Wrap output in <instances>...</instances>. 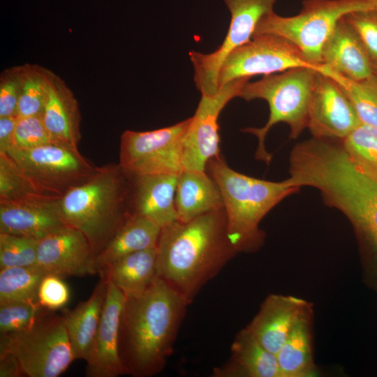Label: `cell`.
Segmentation results:
<instances>
[{"mask_svg": "<svg viewBox=\"0 0 377 377\" xmlns=\"http://www.w3.org/2000/svg\"><path fill=\"white\" fill-rule=\"evenodd\" d=\"M36 239L0 233V269L37 265Z\"/></svg>", "mask_w": 377, "mask_h": 377, "instance_id": "1f68e13d", "label": "cell"}, {"mask_svg": "<svg viewBox=\"0 0 377 377\" xmlns=\"http://www.w3.org/2000/svg\"><path fill=\"white\" fill-rule=\"evenodd\" d=\"M313 306H306L276 353L281 377H310L317 374L313 359Z\"/></svg>", "mask_w": 377, "mask_h": 377, "instance_id": "7402d4cb", "label": "cell"}, {"mask_svg": "<svg viewBox=\"0 0 377 377\" xmlns=\"http://www.w3.org/2000/svg\"><path fill=\"white\" fill-rule=\"evenodd\" d=\"M7 154L38 190L55 198L84 182L96 169L77 147L60 142Z\"/></svg>", "mask_w": 377, "mask_h": 377, "instance_id": "ba28073f", "label": "cell"}, {"mask_svg": "<svg viewBox=\"0 0 377 377\" xmlns=\"http://www.w3.org/2000/svg\"><path fill=\"white\" fill-rule=\"evenodd\" d=\"M25 376L16 356L8 351H0V377Z\"/></svg>", "mask_w": 377, "mask_h": 377, "instance_id": "f35d334b", "label": "cell"}, {"mask_svg": "<svg viewBox=\"0 0 377 377\" xmlns=\"http://www.w3.org/2000/svg\"><path fill=\"white\" fill-rule=\"evenodd\" d=\"M250 77L234 80L214 96L202 95L182 144L183 171H206L208 162L220 156L218 119L224 107L238 97Z\"/></svg>", "mask_w": 377, "mask_h": 377, "instance_id": "7c38bea8", "label": "cell"}, {"mask_svg": "<svg viewBox=\"0 0 377 377\" xmlns=\"http://www.w3.org/2000/svg\"><path fill=\"white\" fill-rule=\"evenodd\" d=\"M322 64L353 80H364L373 75L372 61L365 47L343 17L323 48Z\"/></svg>", "mask_w": 377, "mask_h": 377, "instance_id": "d6986e66", "label": "cell"}, {"mask_svg": "<svg viewBox=\"0 0 377 377\" xmlns=\"http://www.w3.org/2000/svg\"><path fill=\"white\" fill-rule=\"evenodd\" d=\"M52 312L27 328L1 334L0 351L13 353L25 376L57 377L75 360L64 318Z\"/></svg>", "mask_w": 377, "mask_h": 377, "instance_id": "52a82bcc", "label": "cell"}, {"mask_svg": "<svg viewBox=\"0 0 377 377\" xmlns=\"http://www.w3.org/2000/svg\"><path fill=\"white\" fill-rule=\"evenodd\" d=\"M372 8L371 0H304L295 15L281 16L274 10L265 15L253 36H281L295 45L310 64L318 68L323 48L339 20L352 11Z\"/></svg>", "mask_w": 377, "mask_h": 377, "instance_id": "8992f818", "label": "cell"}, {"mask_svg": "<svg viewBox=\"0 0 377 377\" xmlns=\"http://www.w3.org/2000/svg\"><path fill=\"white\" fill-rule=\"evenodd\" d=\"M317 70L337 82L350 101L361 123L377 128V77L374 73L364 80H353L323 64Z\"/></svg>", "mask_w": 377, "mask_h": 377, "instance_id": "4316f807", "label": "cell"}, {"mask_svg": "<svg viewBox=\"0 0 377 377\" xmlns=\"http://www.w3.org/2000/svg\"><path fill=\"white\" fill-rule=\"evenodd\" d=\"M16 116L0 117V153H8L14 147Z\"/></svg>", "mask_w": 377, "mask_h": 377, "instance_id": "74e56055", "label": "cell"}, {"mask_svg": "<svg viewBox=\"0 0 377 377\" xmlns=\"http://www.w3.org/2000/svg\"><path fill=\"white\" fill-rule=\"evenodd\" d=\"M46 273L37 265L0 269V304L37 302L39 284Z\"/></svg>", "mask_w": 377, "mask_h": 377, "instance_id": "83f0119b", "label": "cell"}, {"mask_svg": "<svg viewBox=\"0 0 377 377\" xmlns=\"http://www.w3.org/2000/svg\"><path fill=\"white\" fill-rule=\"evenodd\" d=\"M317 68L300 67L281 73L264 75L256 82H246L238 97L247 101L263 99L269 108L265 125L261 128L248 127L242 131L256 135L258 145L256 158L269 165L272 155L265 146L269 131L275 124L283 122L290 128L289 137L296 139L307 128L311 95Z\"/></svg>", "mask_w": 377, "mask_h": 377, "instance_id": "5b68a950", "label": "cell"}, {"mask_svg": "<svg viewBox=\"0 0 377 377\" xmlns=\"http://www.w3.org/2000/svg\"><path fill=\"white\" fill-rule=\"evenodd\" d=\"M50 71L38 64L22 65L17 117L42 114L47 93Z\"/></svg>", "mask_w": 377, "mask_h": 377, "instance_id": "f546056e", "label": "cell"}, {"mask_svg": "<svg viewBox=\"0 0 377 377\" xmlns=\"http://www.w3.org/2000/svg\"><path fill=\"white\" fill-rule=\"evenodd\" d=\"M40 196L49 195L37 188L7 153H0V202Z\"/></svg>", "mask_w": 377, "mask_h": 377, "instance_id": "4dcf8cb0", "label": "cell"}, {"mask_svg": "<svg viewBox=\"0 0 377 377\" xmlns=\"http://www.w3.org/2000/svg\"><path fill=\"white\" fill-rule=\"evenodd\" d=\"M128 191V177L119 163L96 167L84 182L59 198V211L66 226L84 234L96 256L129 216Z\"/></svg>", "mask_w": 377, "mask_h": 377, "instance_id": "3957f363", "label": "cell"}, {"mask_svg": "<svg viewBox=\"0 0 377 377\" xmlns=\"http://www.w3.org/2000/svg\"><path fill=\"white\" fill-rule=\"evenodd\" d=\"M175 205L177 220L182 222L224 208L220 188L206 171L184 170L179 175Z\"/></svg>", "mask_w": 377, "mask_h": 377, "instance_id": "603a6c76", "label": "cell"}, {"mask_svg": "<svg viewBox=\"0 0 377 377\" xmlns=\"http://www.w3.org/2000/svg\"><path fill=\"white\" fill-rule=\"evenodd\" d=\"M373 73L377 77V61L372 62Z\"/></svg>", "mask_w": 377, "mask_h": 377, "instance_id": "ab89813d", "label": "cell"}, {"mask_svg": "<svg viewBox=\"0 0 377 377\" xmlns=\"http://www.w3.org/2000/svg\"><path fill=\"white\" fill-rule=\"evenodd\" d=\"M300 67L317 68L286 39L274 34L256 35L226 59L219 75V88L236 79L267 75Z\"/></svg>", "mask_w": 377, "mask_h": 377, "instance_id": "8fae6325", "label": "cell"}, {"mask_svg": "<svg viewBox=\"0 0 377 377\" xmlns=\"http://www.w3.org/2000/svg\"><path fill=\"white\" fill-rule=\"evenodd\" d=\"M233 362L226 374L249 377H281L276 355L263 347L246 327L232 345Z\"/></svg>", "mask_w": 377, "mask_h": 377, "instance_id": "484cf974", "label": "cell"}, {"mask_svg": "<svg viewBox=\"0 0 377 377\" xmlns=\"http://www.w3.org/2000/svg\"><path fill=\"white\" fill-rule=\"evenodd\" d=\"M308 304L293 295H269L246 328L263 347L276 355Z\"/></svg>", "mask_w": 377, "mask_h": 377, "instance_id": "ac0fdd59", "label": "cell"}, {"mask_svg": "<svg viewBox=\"0 0 377 377\" xmlns=\"http://www.w3.org/2000/svg\"><path fill=\"white\" fill-rule=\"evenodd\" d=\"M58 199L40 196L0 202V233L40 240L68 226L59 213Z\"/></svg>", "mask_w": 377, "mask_h": 377, "instance_id": "2e32d148", "label": "cell"}, {"mask_svg": "<svg viewBox=\"0 0 377 377\" xmlns=\"http://www.w3.org/2000/svg\"><path fill=\"white\" fill-rule=\"evenodd\" d=\"M47 310L38 302L19 301L0 304V332L8 334L29 327Z\"/></svg>", "mask_w": 377, "mask_h": 377, "instance_id": "d6a6232c", "label": "cell"}, {"mask_svg": "<svg viewBox=\"0 0 377 377\" xmlns=\"http://www.w3.org/2000/svg\"><path fill=\"white\" fill-rule=\"evenodd\" d=\"M373 8L377 10V0H371Z\"/></svg>", "mask_w": 377, "mask_h": 377, "instance_id": "60d3db41", "label": "cell"}, {"mask_svg": "<svg viewBox=\"0 0 377 377\" xmlns=\"http://www.w3.org/2000/svg\"><path fill=\"white\" fill-rule=\"evenodd\" d=\"M191 117L149 131L126 130L121 135L119 165L128 176L183 172L182 144Z\"/></svg>", "mask_w": 377, "mask_h": 377, "instance_id": "9c48e42d", "label": "cell"}, {"mask_svg": "<svg viewBox=\"0 0 377 377\" xmlns=\"http://www.w3.org/2000/svg\"><path fill=\"white\" fill-rule=\"evenodd\" d=\"M231 19L222 44L214 52H189L194 69V82L202 95L214 96L219 91V75L228 55L253 38L265 15L274 10L276 0H223Z\"/></svg>", "mask_w": 377, "mask_h": 377, "instance_id": "30bf717a", "label": "cell"}, {"mask_svg": "<svg viewBox=\"0 0 377 377\" xmlns=\"http://www.w3.org/2000/svg\"><path fill=\"white\" fill-rule=\"evenodd\" d=\"M187 304L182 295L158 277L142 293L126 296L119 353L127 374L149 376L162 369Z\"/></svg>", "mask_w": 377, "mask_h": 377, "instance_id": "7a4b0ae2", "label": "cell"}, {"mask_svg": "<svg viewBox=\"0 0 377 377\" xmlns=\"http://www.w3.org/2000/svg\"><path fill=\"white\" fill-rule=\"evenodd\" d=\"M61 278L98 274L96 254L80 230L66 226L38 241L37 265Z\"/></svg>", "mask_w": 377, "mask_h": 377, "instance_id": "5bb4252c", "label": "cell"}, {"mask_svg": "<svg viewBox=\"0 0 377 377\" xmlns=\"http://www.w3.org/2000/svg\"><path fill=\"white\" fill-rule=\"evenodd\" d=\"M360 123L350 101L337 82L317 70L307 123L313 137L342 140Z\"/></svg>", "mask_w": 377, "mask_h": 377, "instance_id": "4fadbf2b", "label": "cell"}, {"mask_svg": "<svg viewBox=\"0 0 377 377\" xmlns=\"http://www.w3.org/2000/svg\"><path fill=\"white\" fill-rule=\"evenodd\" d=\"M343 19L360 38L372 62L377 61V10L373 8L357 10Z\"/></svg>", "mask_w": 377, "mask_h": 377, "instance_id": "e575fe53", "label": "cell"}, {"mask_svg": "<svg viewBox=\"0 0 377 377\" xmlns=\"http://www.w3.org/2000/svg\"><path fill=\"white\" fill-rule=\"evenodd\" d=\"M22 65L7 68L0 76V117L16 116L20 93Z\"/></svg>", "mask_w": 377, "mask_h": 377, "instance_id": "8d00e7d4", "label": "cell"}, {"mask_svg": "<svg viewBox=\"0 0 377 377\" xmlns=\"http://www.w3.org/2000/svg\"><path fill=\"white\" fill-rule=\"evenodd\" d=\"M126 295L108 281L101 322L86 360L87 377H117L127 374L119 353V326Z\"/></svg>", "mask_w": 377, "mask_h": 377, "instance_id": "9a60e30c", "label": "cell"}, {"mask_svg": "<svg viewBox=\"0 0 377 377\" xmlns=\"http://www.w3.org/2000/svg\"><path fill=\"white\" fill-rule=\"evenodd\" d=\"M209 175L222 194L228 239L236 251H252L263 243L259 224L264 216L286 197L300 188L287 179L271 182L231 169L220 157L207 165Z\"/></svg>", "mask_w": 377, "mask_h": 377, "instance_id": "277c9868", "label": "cell"}, {"mask_svg": "<svg viewBox=\"0 0 377 377\" xmlns=\"http://www.w3.org/2000/svg\"><path fill=\"white\" fill-rule=\"evenodd\" d=\"M63 278L46 274L42 279L37 293V302L49 311L64 308L70 298V290Z\"/></svg>", "mask_w": 377, "mask_h": 377, "instance_id": "d590c367", "label": "cell"}, {"mask_svg": "<svg viewBox=\"0 0 377 377\" xmlns=\"http://www.w3.org/2000/svg\"><path fill=\"white\" fill-rule=\"evenodd\" d=\"M341 145L353 165L377 180V128L360 123Z\"/></svg>", "mask_w": 377, "mask_h": 377, "instance_id": "f1b7e54d", "label": "cell"}, {"mask_svg": "<svg viewBox=\"0 0 377 377\" xmlns=\"http://www.w3.org/2000/svg\"><path fill=\"white\" fill-rule=\"evenodd\" d=\"M178 176L165 174L128 176L129 213L145 217L161 228L176 221L175 198Z\"/></svg>", "mask_w": 377, "mask_h": 377, "instance_id": "e0dca14e", "label": "cell"}, {"mask_svg": "<svg viewBox=\"0 0 377 377\" xmlns=\"http://www.w3.org/2000/svg\"><path fill=\"white\" fill-rule=\"evenodd\" d=\"M156 247L127 255L100 271L126 296L135 295L145 290L158 277Z\"/></svg>", "mask_w": 377, "mask_h": 377, "instance_id": "d4e9b609", "label": "cell"}, {"mask_svg": "<svg viewBox=\"0 0 377 377\" xmlns=\"http://www.w3.org/2000/svg\"><path fill=\"white\" fill-rule=\"evenodd\" d=\"M55 140L47 130L41 115L17 117L14 136V149H30Z\"/></svg>", "mask_w": 377, "mask_h": 377, "instance_id": "836d02e7", "label": "cell"}, {"mask_svg": "<svg viewBox=\"0 0 377 377\" xmlns=\"http://www.w3.org/2000/svg\"><path fill=\"white\" fill-rule=\"evenodd\" d=\"M108 288V280L100 276L90 297L73 309H63L68 337L76 359L87 360L98 330Z\"/></svg>", "mask_w": 377, "mask_h": 377, "instance_id": "44dd1931", "label": "cell"}, {"mask_svg": "<svg viewBox=\"0 0 377 377\" xmlns=\"http://www.w3.org/2000/svg\"><path fill=\"white\" fill-rule=\"evenodd\" d=\"M161 230L152 221L130 214L121 227L96 256L98 273L127 255L156 247Z\"/></svg>", "mask_w": 377, "mask_h": 377, "instance_id": "cb8c5ba5", "label": "cell"}, {"mask_svg": "<svg viewBox=\"0 0 377 377\" xmlns=\"http://www.w3.org/2000/svg\"><path fill=\"white\" fill-rule=\"evenodd\" d=\"M156 249L157 276L188 304L237 253L228 239L224 208L162 228Z\"/></svg>", "mask_w": 377, "mask_h": 377, "instance_id": "6da1fadb", "label": "cell"}, {"mask_svg": "<svg viewBox=\"0 0 377 377\" xmlns=\"http://www.w3.org/2000/svg\"><path fill=\"white\" fill-rule=\"evenodd\" d=\"M41 116L47 130L55 140L77 147L81 139L78 102L66 82L51 71Z\"/></svg>", "mask_w": 377, "mask_h": 377, "instance_id": "ffe728a7", "label": "cell"}]
</instances>
